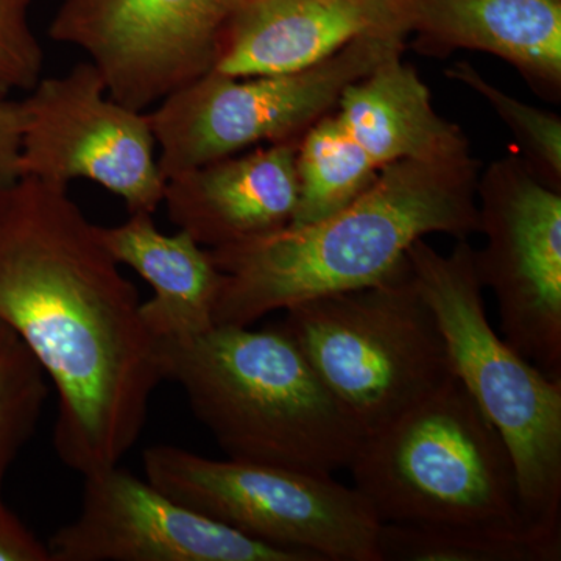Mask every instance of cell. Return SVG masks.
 <instances>
[{"instance_id": "1", "label": "cell", "mask_w": 561, "mask_h": 561, "mask_svg": "<svg viewBox=\"0 0 561 561\" xmlns=\"http://www.w3.org/2000/svg\"><path fill=\"white\" fill-rule=\"evenodd\" d=\"M68 187L22 176L0 194V323L54 383L55 449L84 478L135 446L162 378L138 289Z\"/></svg>"}, {"instance_id": "2", "label": "cell", "mask_w": 561, "mask_h": 561, "mask_svg": "<svg viewBox=\"0 0 561 561\" xmlns=\"http://www.w3.org/2000/svg\"><path fill=\"white\" fill-rule=\"evenodd\" d=\"M481 162H391L345 208L308 225L210 251L224 275L214 321L251 327L298 302L381 283L424 236L479 232Z\"/></svg>"}, {"instance_id": "3", "label": "cell", "mask_w": 561, "mask_h": 561, "mask_svg": "<svg viewBox=\"0 0 561 561\" xmlns=\"http://www.w3.org/2000/svg\"><path fill=\"white\" fill-rule=\"evenodd\" d=\"M154 342L162 381L184 391L228 459L321 476L353 463L364 432L279 324H214L194 337Z\"/></svg>"}, {"instance_id": "4", "label": "cell", "mask_w": 561, "mask_h": 561, "mask_svg": "<svg viewBox=\"0 0 561 561\" xmlns=\"http://www.w3.org/2000/svg\"><path fill=\"white\" fill-rule=\"evenodd\" d=\"M348 470L381 524L545 534L524 518L504 438L457 378L365 435Z\"/></svg>"}, {"instance_id": "5", "label": "cell", "mask_w": 561, "mask_h": 561, "mask_svg": "<svg viewBox=\"0 0 561 561\" xmlns=\"http://www.w3.org/2000/svg\"><path fill=\"white\" fill-rule=\"evenodd\" d=\"M408 260L454 375L511 451L524 518L534 529L561 534V379L546 376L491 328L468 239H457L449 254L419 239Z\"/></svg>"}, {"instance_id": "6", "label": "cell", "mask_w": 561, "mask_h": 561, "mask_svg": "<svg viewBox=\"0 0 561 561\" xmlns=\"http://www.w3.org/2000/svg\"><path fill=\"white\" fill-rule=\"evenodd\" d=\"M279 327L364 435L456 378L409 260L381 283L291 306Z\"/></svg>"}, {"instance_id": "7", "label": "cell", "mask_w": 561, "mask_h": 561, "mask_svg": "<svg viewBox=\"0 0 561 561\" xmlns=\"http://www.w3.org/2000/svg\"><path fill=\"white\" fill-rule=\"evenodd\" d=\"M162 493L253 540L311 561H379L381 523L354 486L332 476L208 459L172 445L142 454Z\"/></svg>"}, {"instance_id": "8", "label": "cell", "mask_w": 561, "mask_h": 561, "mask_svg": "<svg viewBox=\"0 0 561 561\" xmlns=\"http://www.w3.org/2000/svg\"><path fill=\"white\" fill-rule=\"evenodd\" d=\"M408 38L364 36L311 68L275 76L231 77L210 69L147 114L160 147L162 179L257 144L300 140L335 110L348 84L402 54Z\"/></svg>"}, {"instance_id": "9", "label": "cell", "mask_w": 561, "mask_h": 561, "mask_svg": "<svg viewBox=\"0 0 561 561\" xmlns=\"http://www.w3.org/2000/svg\"><path fill=\"white\" fill-rule=\"evenodd\" d=\"M474 250L483 289L493 290L501 335L551 379H561V192L531 175L518 153L478 180Z\"/></svg>"}, {"instance_id": "10", "label": "cell", "mask_w": 561, "mask_h": 561, "mask_svg": "<svg viewBox=\"0 0 561 561\" xmlns=\"http://www.w3.org/2000/svg\"><path fill=\"white\" fill-rule=\"evenodd\" d=\"M21 179L69 186L94 181L130 214H154L164 197L149 116L113 101L90 60L41 80L22 99Z\"/></svg>"}, {"instance_id": "11", "label": "cell", "mask_w": 561, "mask_h": 561, "mask_svg": "<svg viewBox=\"0 0 561 561\" xmlns=\"http://www.w3.org/2000/svg\"><path fill=\"white\" fill-rule=\"evenodd\" d=\"M245 0H61L55 43L83 50L110 98L144 111L216 66Z\"/></svg>"}, {"instance_id": "12", "label": "cell", "mask_w": 561, "mask_h": 561, "mask_svg": "<svg viewBox=\"0 0 561 561\" xmlns=\"http://www.w3.org/2000/svg\"><path fill=\"white\" fill-rule=\"evenodd\" d=\"M47 546L50 561H311L214 522L119 465L84 476L79 516Z\"/></svg>"}, {"instance_id": "13", "label": "cell", "mask_w": 561, "mask_h": 561, "mask_svg": "<svg viewBox=\"0 0 561 561\" xmlns=\"http://www.w3.org/2000/svg\"><path fill=\"white\" fill-rule=\"evenodd\" d=\"M375 35L409 36L404 0H245L213 69L231 77L295 72Z\"/></svg>"}, {"instance_id": "14", "label": "cell", "mask_w": 561, "mask_h": 561, "mask_svg": "<svg viewBox=\"0 0 561 561\" xmlns=\"http://www.w3.org/2000/svg\"><path fill=\"white\" fill-rule=\"evenodd\" d=\"M298 142L268 144L165 180L169 219L209 250L289 227L298 203Z\"/></svg>"}, {"instance_id": "15", "label": "cell", "mask_w": 561, "mask_h": 561, "mask_svg": "<svg viewBox=\"0 0 561 561\" xmlns=\"http://www.w3.org/2000/svg\"><path fill=\"white\" fill-rule=\"evenodd\" d=\"M412 47L448 58L468 49L496 55L535 94L561 99V0H404Z\"/></svg>"}, {"instance_id": "16", "label": "cell", "mask_w": 561, "mask_h": 561, "mask_svg": "<svg viewBox=\"0 0 561 561\" xmlns=\"http://www.w3.org/2000/svg\"><path fill=\"white\" fill-rule=\"evenodd\" d=\"M98 232L117 264L150 284L153 297L140 302V317L154 341L194 337L216 324L224 275L187 232L164 234L146 213L130 214L116 227L98 225Z\"/></svg>"}, {"instance_id": "17", "label": "cell", "mask_w": 561, "mask_h": 561, "mask_svg": "<svg viewBox=\"0 0 561 561\" xmlns=\"http://www.w3.org/2000/svg\"><path fill=\"white\" fill-rule=\"evenodd\" d=\"M334 111L379 169L402 160H454L471 153L470 140L434 110L430 90L402 54L390 55L348 84Z\"/></svg>"}, {"instance_id": "18", "label": "cell", "mask_w": 561, "mask_h": 561, "mask_svg": "<svg viewBox=\"0 0 561 561\" xmlns=\"http://www.w3.org/2000/svg\"><path fill=\"white\" fill-rule=\"evenodd\" d=\"M379 172L331 111L298 142V203L290 225L313 224L345 208L375 183Z\"/></svg>"}, {"instance_id": "19", "label": "cell", "mask_w": 561, "mask_h": 561, "mask_svg": "<svg viewBox=\"0 0 561 561\" xmlns=\"http://www.w3.org/2000/svg\"><path fill=\"white\" fill-rule=\"evenodd\" d=\"M379 561H560L561 534L381 524Z\"/></svg>"}, {"instance_id": "20", "label": "cell", "mask_w": 561, "mask_h": 561, "mask_svg": "<svg viewBox=\"0 0 561 561\" xmlns=\"http://www.w3.org/2000/svg\"><path fill=\"white\" fill-rule=\"evenodd\" d=\"M47 381L27 346L0 323V497L7 472L38 426Z\"/></svg>"}, {"instance_id": "21", "label": "cell", "mask_w": 561, "mask_h": 561, "mask_svg": "<svg viewBox=\"0 0 561 561\" xmlns=\"http://www.w3.org/2000/svg\"><path fill=\"white\" fill-rule=\"evenodd\" d=\"M446 76L478 92L496 111L515 136L518 151L531 175L549 190L561 192V119L549 111L535 108L505 94L483 79L470 62L459 61Z\"/></svg>"}, {"instance_id": "22", "label": "cell", "mask_w": 561, "mask_h": 561, "mask_svg": "<svg viewBox=\"0 0 561 561\" xmlns=\"http://www.w3.org/2000/svg\"><path fill=\"white\" fill-rule=\"evenodd\" d=\"M32 0H0V84L31 91L43 77L44 50L32 31Z\"/></svg>"}, {"instance_id": "23", "label": "cell", "mask_w": 561, "mask_h": 561, "mask_svg": "<svg viewBox=\"0 0 561 561\" xmlns=\"http://www.w3.org/2000/svg\"><path fill=\"white\" fill-rule=\"evenodd\" d=\"M24 110L21 101L0 99V194L21 179Z\"/></svg>"}, {"instance_id": "24", "label": "cell", "mask_w": 561, "mask_h": 561, "mask_svg": "<svg viewBox=\"0 0 561 561\" xmlns=\"http://www.w3.org/2000/svg\"><path fill=\"white\" fill-rule=\"evenodd\" d=\"M0 561H50L47 542H43L7 507L0 497Z\"/></svg>"}, {"instance_id": "25", "label": "cell", "mask_w": 561, "mask_h": 561, "mask_svg": "<svg viewBox=\"0 0 561 561\" xmlns=\"http://www.w3.org/2000/svg\"><path fill=\"white\" fill-rule=\"evenodd\" d=\"M9 94L10 90H7L5 87H2V84H0V99L9 98Z\"/></svg>"}]
</instances>
